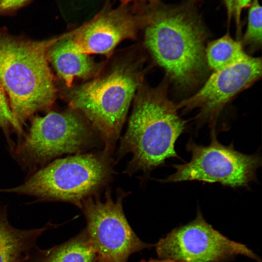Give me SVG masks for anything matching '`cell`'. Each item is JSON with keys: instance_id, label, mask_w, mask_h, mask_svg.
<instances>
[{"instance_id": "cell-1", "label": "cell", "mask_w": 262, "mask_h": 262, "mask_svg": "<svg viewBox=\"0 0 262 262\" xmlns=\"http://www.w3.org/2000/svg\"><path fill=\"white\" fill-rule=\"evenodd\" d=\"M145 44L177 87L189 90L205 78L206 30L196 14L183 8H153L145 28Z\"/></svg>"}, {"instance_id": "cell-2", "label": "cell", "mask_w": 262, "mask_h": 262, "mask_svg": "<svg viewBox=\"0 0 262 262\" xmlns=\"http://www.w3.org/2000/svg\"><path fill=\"white\" fill-rule=\"evenodd\" d=\"M166 77L156 87L142 84L135 96L133 110L120 147L121 154L131 153L130 171H149L170 158H179L175 143L186 122L177 104L168 96Z\"/></svg>"}, {"instance_id": "cell-3", "label": "cell", "mask_w": 262, "mask_h": 262, "mask_svg": "<svg viewBox=\"0 0 262 262\" xmlns=\"http://www.w3.org/2000/svg\"><path fill=\"white\" fill-rule=\"evenodd\" d=\"M58 39L31 40L0 29V83L22 127L32 115L50 106L56 99L47 52Z\"/></svg>"}, {"instance_id": "cell-4", "label": "cell", "mask_w": 262, "mask_h": 262, "mask_svg": "<svg viewBox=\"0 0 262 262\" xmlns=\"http://www.w3.org/2000/svg\"><path fill=\"white\" fill-rule=\"evenodd\" d=\"M142 59L129 57L115 62L93 79L69 91L71 109L83 115L100 133L106 151L118 138L131 103L142 84Z\"/></svg>"}, {"instance_id": "cell-5", "label": "cell", "mask_w": 262, "mask_h": 262, "mask_svg": "<svg viewBox=\"0 0 262 262\" xmlns=\"http://www.w3.org/2000/svg\"><path fill=\"white\" fill-rule=\"evenodd\" d=\"M111 167L106 158L76 154L53 160L32 172L21 184L0 192L33 196L38 201H64L82 208V202L108 180Z\"/></svg>"}, {"instance_id": "cell-6", "label": "cell", "mask_w": 262, "mask_h": 262, "mask_svg": "<svg viewBox=\"0 0 262 262\" xmlns=\"http://www.w3.org/2000/svg\"><path fill=\"white\" fill-rule=\"evenodd\" d=\"M80 115L72 110L35 116L28 132L10 148L13 157L23 168L33 172L63 154L80 152L91 135Z\"/></svg>"}, {"instance_id": "cell-7", "label": "cell", "mask_w": 262, "mask_h": 262, "mask_svg": "<svg viewBox=\"0 0 262 262\" xmlns=\"http://www.w3.org/2000/svg\"><path fill=\"white\" fill-rule=\"evenodd\" d=\"M186 149L191 154L190 161L174 165L175 173L161 182L197 180L218 182L232 188L246 187L256 180V171L262 164L258 153L247 155L236 150L232 144L222 145L215 132H211L209 145L189 141Z\"/></svg>"}, {"instance_id": "cell-8", "label": "cell", "mask_w": 262, "mask_h": 262, "mask_svg": "<svg viewBox=\"0 0 262 262\" xmlns=\"http://www.w3.org/2000/svg\"><path fill=\"white\" fill-rule=\"evenodd\" d=\"M125 196L121 192L114 201L107 191L104 201L89 196L82 202L86 232L102 262H127L131 255L150 246L138 237L125 216Z\"/></svg>"}, {"instance_id": "cell-9", "label": "cell", "mask_w": 262, "mask_h": 262, "mask_svg": "<svg viewBox=\"0 0 262 262\" xmlns=\"http://www.w3.org/2000/svg\"><path fill=\"white\" fill-rule=\"evenodd\" d=\"M158 255L180 262H223L243 255L261 262L245 245L232 241L206 222L198 211L195 219L176 228L155 245Z\"/></svg>"}, {"instance_id": "cell-10", "label": "cell", "mask_w": 262, "mask_h": 262, "mask_svg": "<svg viewBox=\"0 0 262 262\" xmlns=\"http://www.w3.org/2000/svg\"><path fill=\"white\" fill-rule=\"evenodd\" d=\"M150 5L121 3L115 8L106 6L67 34L81 51L108 55L121 41L135 39L145 29L152 15Z\"/></svg>"}, {"instance_id": "cell-11", "label": "cell", "mask_w": 262, "mask_h": 262, "mask_svg": "<svg viewBox=\"0 0 262 262\" xmlns=\"http://www.w3.org/2000/svg\"><path fill=\"white\" fill-rule=\"evenodd\" d=\"M261 75V58L250 56L238 64L213 72L198 91L177 104V107L185 112L197 109L196 119L208 124L211 132H215L216 122L226 105Z\"/></svg>"}, {"instance_id": "cell-12", "label": "cell", "mask_w": 262, "mask_h": 262, "mask_svg": "<svg viewBox=\"0 0 262 262\" xmlns=\"http://www.w3.org/2000/svg\"><path fill=\"white\" fill-rule=\"evenodd\" d=\"M47 58L68 87L71 86L75 78H91L96 75L101 68L100 64L77 48L67 33L59 36L58 40L49 48Z\"/></svg>"}, {"instance_id": "cell-13", "label": "cell", "mask_w": 262, "mask_h": 262, "mask_svg": "<svg viewBox=\"0 0 262 262\" xmlns=\"http://www.w3.org/2000/svg\"><path fill=\"white\" fill-rule=\"evenodd\" d=\"M49 225L32 229H16L8 221L6 206L0 204V262H23L28 259L29 251Z\"/></svg>"}, {"instance_id": "cell-14", "label": "cell", "mask_w": 262, "mask_h": 262, "mask_svg": "<svg viewBox=\"0 0 262 262\" xmlns=\"http://www.w3.org/2000/svg\"><path fill=\"white\" fill-rule=\"evenodd\" d=\"M250 56L244 50L240 40H235L229 33L210 42L206 47L208 67L218 71L238 64Z\"/></svg>"}, {"instance_id": "cell-15", "label": "cell", "mask_w": 262, "mask_h": 262, "mask_svg": "<svg viewBox=\"0 0 262 262\" xmlns=\"http://www.w3.org/2000/svg\"><path fill=\"white\" fill-rule=\"evenodd\" d=\"M41 253L36 262H96L98 258L86 230L68 242Z\"/></svg>"}, {"instance_id": "cell-16", "label": "cell", "mask_w": 262, "mask_h": 262, "mask_svg": "<svg viewBox=\"0 0 262 262\" xmlns=\"http://www.w3.org/2000/svg\"><path fill=\"white\" fill-rule=\"evenodd\" d=\"M262 7L258 0H252L248 14L246 31L240 40L244 48L254 52L262 46Z\"/></svg>"}, {"instance_id": "cell-17", "label": "cell", "mask_w": 262, "mask_h": 262, "mask_svg": "<svg viewBox=\"0 0 262 262\" xmlns=\"http://www.w3.org/2000/svg\"><path fill=\"white\" fill-rule=\"evenodd\" d=\"M0 129L3 131L10 147L14 144L10 136L12 132H16L20 137L23 135L22 127L15 117L6 93L0 83Z\"/></svg>"}, {"instance_id": "cell-18", "label": "cell", "mask_w": 262, "mask_h": 262, "mask_svg": "<svg viewBox=\"0 0 262 262\" xmlns=\"http://www.w3.org/2000/svg\"><path fill=\"white\" fill-rule=\"evenodd\" d=\"M252 0H225L229 19L235 20L238 36L241 33V15L243 9L247 6Z\"/></svg>"}, {"instance_id": "cell-19", "label": "cell", "mask_w": 262, "mask_h": 262, "mask_svg": "<svg viewBox=\"0 0 262 262\" xmlns=\"http://www.w3.org/2000/svg\"><path fill=\"white\" fill-rule=\"evenodd\" d=\"M33 0H0V16H10L29 5Z\"/></svg>"}, {"instance_id": "cell-20", "label": "cell", "mask_w": 262, "mask_h": 262, "mask_svg": "<svg viewBox=\"0 0 262 262\" xmlns=\"http://www.w3.org/2000/svg\"><path fill=\"white\" fill-rule=\"evenodd\" d=\"M123 4H136L140 5H146L147 2H149L150 4H153L157 1V0H120Z\"/></svg>"}, {"instance_id": "cell-21", "label": "cell", "mask_w": 262, "mask_h": 262, "mask_svg": "<svg viewBox=\"0 0 262 262\" xmlns=\"http://www.w3.org/2000/svg\"><path fill=\"white\" fill-rule=\"evenodd\" d=\"M141 262H180V261L170 259H163L161 260H150L148 261H142Z\"/></svg>"}, {"instance_id": "cell-22", "label": "cell", "mask_w": 262, "mask_h": 262, "mask_svg": "<svg viewBox=\"0 0 262 262\" xmlns=\"http://www.w3.org/2000/svg\"><path fill=\"white\" fill-rule=\"evenodd\" d=\"M98 262H102L98 260Z\"/></svg>"}]
</instances>
